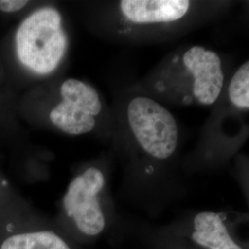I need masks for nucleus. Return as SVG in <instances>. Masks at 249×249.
Instances as JSON below:
<instances>
[{
  "label": "nucleus",
  "mask_w": 249,
  "mask_h": 249,
  "mask_svg": "<svg viewBox=\"0 0 249 249\" xmlns=\"http://www.w3.org/2000/svg\"><path fill=\"white\" fill-rule=\"evenodd\" d=\"M224 83L219 54L195 45L175 55L159 73L154 89L165 98L184 106H212L221 95Z\"/></svg>",
  "instance_id": "obj_2"
},
{
  "label": "nucleus",
  "mask_w": 249,
  "mask_h": 249,
  "mask_svg": "<svg viewBox=\"0 0 249 249\" xmlns=\"http://www.w3.org/2000/svg\"><path fill=\"white\" fill-rule=\"evenodd\" d=\"M18 199L9 189L8 184L0 179V211L17 202Z\"/></svg>",
  "instance_id": "obj_11"
},
{
  "label": "nucleus",
  "mask_w": 249,
  "mask_h": 249,
  "mask_svg": "<svg viewBox=\"0 0 249 249\" xmlns=\"http://www.w3.org/2000/svg\"><path fill=\"white\" fill-rule=\"evenodd\" d=\"M60 97L49 114L51 123L69 135L90 132L103 107L98 91L84 81L68 79L60 86Z\"/></svg>",
  "instance_id": "obj_7"
},
{
  "label": "nucleus",
  "mask_w": 249,
  "mask_h": 249,
  "mask_svg": "<svg viewBox=\"0 0 249 249\" xmlns=\"http://www.w3.org/2000/svg\"><path fill=\"white\" fill-rule=\"evenodd\" d=\"M228 96L233 107L243 111L249 109V63H244L235 71L228 86Z\"/></svg>",
  "instance_id": "obj_10"
},
{
  "label": "nucleus",
  "mask_w": 249,
  "mask_h": 249,
  "mask_svg": "<svg viewBox=\"0 0 249 249\" xmlns=\"http://www.w3.org/2000/svg\"><path fill=\"white\" fill-rule=\"evenodd\" d=\"M0 249H88L20 199L0 211Z\"/></svg>",
  "instance_id": "obj_4"
},
{
  "label": "nucleus",
  "mask_w": 249,
  "mask_h": 249,
  "mask_svg": "<svg viewBox=\"0 0 249 249\" xmlns=\"http://www.w3.org/2000/svg\"><path fill=\"white\" fill-rule=\"evenodd\" d=\"M248 216L227 212L199 211L162 225L171 234L197 249H249L240 234Z\"/></svg>",
  "instance_id": "obj_5"
},
{
  "label": "nucleus",
  "mask_w": 249,
  "mask_h": 249,
  "mask_svg": "<svg viewBox=\"0 0 249 249\" xmlns=\"http://www.w3.org/2000/svg\"><path fill=\"white\" fill-rule=\"evenodd\" d=\"M121 233L133 236L143 249H197L171 234L162 225L123 221Z\"/></svg>",
  "instance_id": "obj_9"
},
{
  "label": "nucleus",
  "mask_w": 249,
  "mask_h": 249,
  "mask_svg": "<svg viewBox=\"0 0 249 249\" xmlns=\"http://www.w3.org/2000/svg\"><path fill=\"white\" fill-rule=\"evenodd\" d=\"M68 37L57 9L44 7L24 18L15 35L18 62L29 71L45 76L54 71L68 49Z\"/></svg>",
  "instance_id": "obj_3"
},
{
  "label": "nucleus",
  "mask_w": 249,
  "mask_h": 249,
  "mask_svg": "<svg viewBox=\"0 0 249 249\" xmlns=\"http://www.w3.org/2000/svg\"><path fill=\"white\" fill-rule=\"evenodd\" d=\"M29 1L24 0H0V11L5 13H14L24 9Z\"/></svg>",
  "instance_id": "obj_12"
},
{
  "label": "nucleus",
  "mask_w": 249,
  "mask_h": 249,
  "mask_svg": "<svg viewBox=\"0 0 249 249\" xmlns=\"http://www.w3.org/2000/svg\"><path fill=\"white\" fill-rule=\"evenodd\" d=\"M119 8L124 20L134 24H165L184 18L190 9L186 0H123Z\"/></svg>",
  "instance_id": "obj_8"
},
{
  "label": "nucleus",
  "mask_w": 249,
  "mask_h": 249,
  "mask_svg": "<svg viewBox=\"0 0 249 249\" xmlns=\"http://www.w3.org/2000/svg\"><path fill=\"white\" fill-rule=\"evenodd\" d=\"M107 182V172L98 165L85 167L72 178L53 219L71 240L81 247L121 233L122 221L108 196Z\"/></svg>",
  "instance_id": "obj_1"
},
{
  "label": "nucleus",
  "mask_w": 249,
  "mask_h": 249,
  "mask_svg": "<svg viewBox=\"0 0 249 249\" xmlns=\"http://www.w3.org/2000/svg\"><path fill=\"white\" fill-rule=\"evenodd\" d=\"M127 120L135 140L151 160L161 163L175 154L178 143L177 120L153 99L138 96L127 107Z\"/></svg>",
  "instance_id": "obj_6"
}]
</instances>
